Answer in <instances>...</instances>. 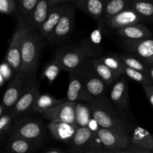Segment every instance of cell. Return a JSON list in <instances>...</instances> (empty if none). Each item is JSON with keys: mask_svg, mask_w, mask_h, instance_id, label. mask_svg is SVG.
Returning <instances> with one entry per match:
<instances>
[{"mask_svg": "<svg viewBox=\"0 0 153 153\" xmlns=\"http://www.w3.org/2000/svg\"><path fill=\"white\" fill-rule=\"evenodd\" d=\"M35 82L30 80L20 72L15 73L4 91L1 105L4 107L6 111L10 112L21 96Z\"/></svg>", "mask_w": 153, "mask_h": 153, "instance_id": "obj_6", "label": "cell"}, {"mask_svg": "<svg viewBox=\"0 0 153 153\" xmlns=\"http://www.w3.org/2000/svg\"><path fill=\"white\" fill-rule=\"evenodd\" d=\"M99 59L114 71L120 73V75L123 74L126 65L121 60L120 55H115V54H109V55L99 57Z\"/></svg>", "mask_w": 153, "mask_h": 153, "instance_id": "obj_31", "label": "cell"}, {"mask_svg": "<svg viewBox=\"0 0 153 153\" xmlns=\"http://www.w3.org/2000/svg\"><path fill=\"white\" fill-rule=\"evenodd\" d=\"M66 101L64 99H58L52 97L49 94H40L34 102L33 111L34 112L43 114L46 111L52 108L54 106Z\"/></svg>", "mask_w": 153, "mask_h": 153, "instance_id": "obj_25", "label": "cell"}, {"mask_svg": "<svg viewBox=\"0 0 153 153\" xmlns=\"http://www.w3.org/2000/svg\"><path fill=\"white\" fill-rule=\"evenodd\" d=\"M123 153H153V134L136 126L131 134V143Z\"/></svg>", "mask_w": 153, "mask_h": 153, "instance_id": "obj_10", "label": "cell"}, {"mask_svg": "<svg viewBox=\"0 0 153 153\" xmlns=\"http://www.w3.org/2000/svg\"><path fill=\"white\" fill-rule=\"evenodd\" d=\"M15 0H0V12L4 14L10 15L16 10Z\"/></svg>", "mask_w": 153, "mask_h": 153, "instance_id": "obj_36", "label": "cell"}, {"mask_svg": "<svg viewBox=\"0 0 153 153\" xmlns=\"http://www.w3.org/2000/svg\"><path fill=\"white\" fill-rule=\"evenodd\" d=\"M14 121L15 120L12 117L10 112H7V113L0 116V137H1V141H2L3 138L6 134H9Z\"/></svg>", "mask_w": 153, "mask_h": 153, "instance_id": "obj_34", "label": "cell"}, {"mask_svg": "<svg viewBox=\"0 0 153 153\" xmlns=\"http://www.w3.org/2000/svg\"><path fill=\"white\" fill-rule=\"evenodd\" d=\"M55 58L61 63L63 70L70 73L82 67L87 60L92 58V55L82 42L79 46L58 49L55 54Z\"/></svg>", "mask_w": 153, "mask_h": 153, "instance_id": "obj_5", "label": "cell"}, {"mask_svg": "<svg viewBox=\"0 0 153 153\" xmlns=\"http://www.w3.org/2000/svg\"><path fill=\"white\" fill-rule=\"evenodd\" d=\"M73 2L95 20L102 19L104 16L105 0H76Z\"/></svg>", "mask_w": 153, "mask_h": 153, "instance_id": "obj_22", "label": "cell"}, {"mask_svg": "<svg viewBox=\"0 0 153 153\" xmlns=\"http://www.w3.org/2000/svg\"><path fill=\"white\" fill-rule=\"evenodd\" d=\"M149 76H150L151 79H152V80L153 82V67H152V66H149Z\"/></svg>", "mask_w": 153, "mask_h": 153, "instance_id": "obj_40", "label": "cell"}, {"mask_svg": "<svg viewBox=\"0 0 153 153\" xmlns=\"http://www.w3.org/2000/svg\"><path fill=\"white\" fill-rule=\"evenodd\" d=\"M76 1V0H73V1Z\"/></svg>", "mask_w": 153, "mask_h": 153, "instance_id": "obj_41", "label": "cell"}, {"mask_svg": "<svg viewBox=\"0 0 153 153\" xmlns=\"http://www.w3.org/2000/svg\"><path fill=\"white\" fill-rule=\"evenodd\" d=\"M123 74L131 79V80L137 82V83H140L141 85H153V82L149 74L130 68L127 66H125Z\"/></svg>", "mask_w": 153, "mask_h": 153, "instance_id": "obj_32", "label": "cell"}, {"mask_svg": "<svg viewBox=\"0 0 153 153\" xmlns=\"http://www.w3.org/2000/svg\"><path fill=\"white\" fill-rule=\"evenodd\" d=\"M26 28L27 24L25 20L20 16L18 20L17 26L10 40L7 53L4 58L16 73H18L20 70L21 49Z\"/></svg>", "mask_w": 153, "mask_h": 153, "instance_id": "obj_8", "label": "cell"}, {"mask_svg": "<svg viewBox=\"0 0 153 153\" xmlns=\"http://www.w3.org/2000/svg\"><path fill=\"white\" fill-rule=\"evenodd\" d=\"M43 37L38 31L27 25L21 49V73L36 82V73L40 54L43 46Z\"/></svg>", "mask_w": 153, "mask_h": 153, "instance_id": "obj_2", "label": "cell"}, {"mask_svg": "<svg viewBox=\"0 0 153 153\" xmlns=\"http://www.w3.org/2000/svg\"><path fill=\"white\" fill-rule=\"evenodd\" d=\"M91 61L97 75L110 88L122 76L120 73H117V72L114 71L113 70L109 68L107 65L102 62L99 59V58H91Z\"/></svg>", "mask_w": 153, "mask_h": 153, "instance_id": "obj_23", "label": "cell"}, {"mask_svg": "<svg viewBox=\"0 0 153 153\" xmlns=\"http://www.w3.org/2000/svg\"><path fill=\"white\" fill-rule=\"evenodd\" d=\"M84 85L81 102H91L105 96L110 87L108 86L97 75L91 64V58L83 65Z\"/></svg>", "mask_w": 153, "mask_h": 153, "instance_id": "obj_4", "label": "cell"}, {"mask_svg": "<svg viewBox=\"0 0 153 153\" xmlns=\"http://www.w3.org/2000/svg\"><path fill=\"white\" fill-rule=\"evenodd\" d=\"M142 86L149 103L153 107V85H142Z\"/></svg>", "mask_w": 153, "mask_h": 153, "instance_id": "obj_37", "label": "cell"}, {"mask_svg": "<svg viewBox=\"0 0 153 153\" xmlns=\"http://www.w3.org/2000/svg\"><path fill=\"white\" fill-rule=\"evenodd\" d=\"M40 94L39 85L35 82L28 88L25 94L21 96L12 108L10 111L12 117L14 120H17L34 111L33 107Z\"/></svg>", "mask_w": 153, "mask_h": 153, "instance_id": "obj_11", "label": "cell"}, {"mask_svg": "<svg viewBox=\"0 0 153 153\" xmlns=\"http://www.w3.org/2000/svg\"><path fill=\"white\" fill-rule=\"evenodd\" d=\"M43 152L44 153H65L67 152V151L64 150L58 146H51V147L45 149Z\"/></svg>", "mask_w": 153, "mask_h": 153, "instance_id": "obj_38", "label": "cell"}, {"mask_svg": "<svg viewBox=\"0 0 153 153\" xmlns=\"http://www.w3.org/2000/svg\"><path fill=\"white\" fill-rule=\"evenodd\" d=\"M39 0H18L21 15L24 17L28 16L37 5Z\"/></svg>", "mask_w": 153, "mask_h": 153, "instance_id": "obj_35", "label": "cell"}, {"mask_svg": "<svg viewBox=\"0 0 153 153\" xmlns=\"http://www.w3.org/2000/svg\"><path fill=\"white\" fill-rule=\"evenodd\" d=\"M62 70H63L61 63L56 58L54 57L53 59L50 62L48 63L43 69L41 78L46 79L49 85H52L54 81L56 79V78L58 77V75L61 73Z\"/></svg>", "mask_w": 153, "mask_h": 153, "instance_id": "obj_29", "label": "cell"}, {"mask_svg": "<svg viewBox=\"0 0 153 153\" xmlns=\"http://www.w3.org/2000/svg\"><path fill=\"white\" fill-rule=\"evenodd\" d=\"M97 134L102 144L110 153H123L131 143V134L117 130L100 127Z\"/></svg>", "mask_w": 153, "mask_h": 153, "instance_id": "obj_7", "label": "cell"}, {"mask_svg": "<svg viewBox=\"0 0 153 153\" xmlns=\"http://www.w3.org/2000/svg\"><path fill=\"white\" fill-rule=\"evenodd\" d=\"M69 74L70 78L67 92V100L70 102H81L84 85L83 66Z\"/></svg>", "mask_w": 153, "mask_h": 153, "instance_id": "obj_20", "label": "cell"}, {"mask_svg": "<svg viewBox=\"0 0 153 153\" xmlns=\"http://www.w3.org/2000/svg\"><path fill=\"white\" fill-rule=\"evenodd\" d=\"M131 7L143 21H153V0H131Z\"/></svg>", "mask_w": 153, "mask_h": 153, "instance_id": "obj_27", "label": "cell"}, {"mask_svg": "<svg viewBox=\"0 0 153 153\" xmlns=\"http://www.w3.org/2000/svg\"><path fill=\"white\" fill-rule=\"evenodd\" d=\"M108 98L117 108L123 111H128L130 105L128 86L126 75L123 74L111 86Z\"/></svg>", "mask_w": 153, "mask_h": 153, "instance_id": "obj_15", "label": "cell"}, {"mask_svg": "<svg viewBox=\"0 0 153 153\" xmlns=\"http://www.w3.org/2000/svg\"><path fill=\"white\" fill-rule=\"evenodd\" d=\"M51 5L49 0H39L32 11L25 17V22L29 28L38 31L47 17Z\"/></svg>", "mask_w": 153, "mask_h": 153, "instance_id": "obj_19", "label": "cell"}, {"mask_svg": "<svg viewBox=\"0 0 153 153\" xmlns=\"http://www.w3.org/2000/svg\"><path fill=\"white\" fill-rule=\"evenodd\" d=\"M88 102L93 117L100 127L131 134L137 126L127 112L117 108L106 95Z\"/></svg>", "mask_w": 153, "mask_h": 153, "instance_id": "obj_1", "label": "cell"}, {"mask_svg": "<svg viewBox=\"0 0 153 153\" xmlns=\"http://www.w3.org/2000/svg\"><path fill=\"white\" fill-rule=\"evenodd\" d=\"M123 46L128 52L138 57L148 65L153 67V39L152 37L134 40L123 39Z\"/></svg>", "mask_w": 153, "mask_h": 153, "instance_id": "obj_13", "label": "cell"}, {"mask_svg": "<svg viewBox=\"0 0 153 153\" xmlns=\"http://www.w3.org/2000/svg\"><path fill=\"white\" fill-rule=\"evenodd\" d=\"M47 127L55 140L69 143L79 126L75 123L50 121Z\"/></svg>", "mask_w": 153, "mask_h": 153, "instance_id": "obj_18", "label": "cell"}, {"mask_svg": "<svg viewBox=\"0 0 153 153\" xmlns=\"http://www.w3.org/2000/svg\"><path fill=\"white\" fill-rule=\"evenodd\" d=\"M121 60L124 63L126 66L130 67V68L134 69V70H139V71L143 72V73L149 74V65L142 61L140 58L137 57L134 55H120Z\"/></svg>", "mask_w": 153, "mask_h": 153, "instance_id": "obj_30", "label": "cell"}, {"mask_svg": "<svg viewBox=\"0 0 153 153\" xmlns=\"http://www.w3.org/2000/svg\"><path fill=\"white\" fill-rule=\"evenodd\" d=\"M99 136L89 126L79 127L69 143L71 152L86 153L91 148L98 146Z\"/></svg>", "mask_w": 153, "mask_h": 153, "instance_id": "obj_9", "label": "cell"}, {"mask_svg": "<svg viewBox=\"0 0 153 153\" xmlns=\"http://www.w3.org/2000/svg\"><path fill=\"white\" fill-rule=\"evenodd\" d=\"M131 0H105L104 16L102 22H105L122 10L131 6Z\"/></svg>", "mask_w": 153, "mask_h": 153, "instance_id": "obj_26", "label": "cell"}, {"mask_svg": "<svg viewBox=\"0 0 153 153\" xmlns=\"http://www.w3.org/2000/svg\"><path fill=\"white\" fill-rule=\"evenodd\" d=\"M77 102L66 101L46 111L43 117L46 120L55 122L76 123V106Z\"/></svg>", "mask_w": 153, "mask_h": 153, "instance_id": "obj_14", "label": "cell"}, {"mask_svg": "<svg viewBox=\"0 0 153 153\" xmlns=\"http://www.w3.org/2000/svg\"><path fill=\"white\" fill-rule=\"evenodd\" d=\"M8 135L9 138H23L41 146L45 138V129L40 120L22 117L15 120Z\"/></svg>", "mask_w": 153, "mask_h": 153, "instance_id": "obj_3", "label": "cell"}, {"mask_svg": "<svg viewBox=\"0 0 153 153\" xmlns=\"http://www.w3.org/2000/svg\"><path fill=\"white\" fill-rule=\"evenodd\" d=\"M73 0H49V4L51 6L58 5V4H66L68 1H73Z\"/></svg>", "mask_w": 153, "mask_h": 153, "instance_id": "obj_39", "label": "cell"}, {"mask_svg": "<svg viewBox=\"0 0 153 153\" xmlns=\"http://www.w3.org/2000/svg\"><path fill=\"white\" fill-rule=\"evenodd\" d=\"M74 6L68 4L48 42L51 44H59L64 42L72 31L74 24Z\"/></svg>", "mask_w": 153, "mask_h": 153, "instance_id": "obj_12", "label": "cell"}, {"mask_svg": "<svg viewBox=\"0 0 153 153\" xmlns=\"http://www.w3.org/2000/svg\"><path fill=\"white\" fill-rule=\"evenodd\" d=\"M40 146L30 140L19 137L9 138L5 151L10 153H27L37 150Z\"/></svg>", "mask_w": 153, "mask_h": 153, "instance_id": "obj_24", "label": "cell"}, {"mask_svg": "<svg viewBox=\"0 0 153 153\" xmlns=\"http://www.w3.org/2000/svg\"><path fill=\"white\" fill-rule=\"evenodd\" d=\"M67 4H58V5L51 6L50 10L46 17V20L43 22L41 26L39 28L38 31L41 34L43 39L46 40H49L52 35V32L55 30V27L58 25L60 19L62 16L64 10L67 8Z\"/></svg>", "mask_w": 153, "mask_h": 153, "instance_id": "obj_17", "label": "cell"}, {"mask_svg": "<svg viewBox=\"0 0 153 153\" xmlns=\"http://www.w3.org/2000/svg\"><path fill=\"white\" fill-rule=\"evenodd\" d=\"M116 34L126 40H141L152 37V33L141 22L133 24L116 30Z\"/></svg>", "mask_w": 153, "mask_h": 153, "instance_id": "obj_21", "label": "cell"}, {"mask_svg": "<svg viewBox=\"0 0 153 153\" xmlns=\"http://www.w3.org/2000/svg\"><path fill=\"white\" fill-rule=\"evenodd\" d=\"M92 119V111L89 102H77L76 106V123L79 127L88 126Z\"/></svg>", "mask_w": 153, "mask_h": 153, "instance_id": "obj_28", "label": "cell"}, {"mask_svg": "<svg viewBox=\"0 0 153 153\" xmlns=\"http://www.w3.org/2000/svg\"><path fill=\"white\" fill-rule=\"evenodd\" d=\"M142 21L143 20L141 16L130 6L128 8L122 10L117 14L105 21V22L111 28L117 30L133 24L139 23Z\"/></svg>", "mask_w": 153, "mask_h": 153, "instance_id": "obj_16", "label": "cell"}, {"mask_svg": "<svg viewBox=\"0 0 153 153\" xmlns=\"http://www.w3.org/2000/svg\"><path fill=\"white\" fill-rule=\"evenodd\" d=\"M16 72L5 59L0 66V87L3 88L7 82H10L14 76Z\"/></svg>", "mask_w": 153, "mask_h": 153, "instance_id": "obj_33", "label": "cell"}]
</instances>
